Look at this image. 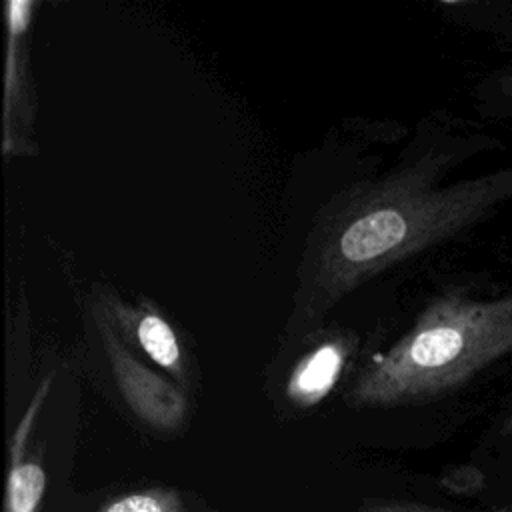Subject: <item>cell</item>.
Wrapping results in <instances>:
<instances>
[{
    "label": "cell",
    "instance_id": "1",
    "mask_svg": "<svg viewBox=\"0 0 512 512\" xmlns=\"http://www.w3.org/2000/svg\"><path fill=\"white\" fill-rule=\"evenodd\" d=\"M456 152L434 150L344 194L316 226L304 256L298 314H324L370 276L450 240L512 202V164L440 186Z\"/></svg>",
    "mask_w": 512,
    "mask_h": 512
},
{
    "label": "cell",
    "instance_id": "2",
    "mask_svg": "<svg viewBox=\"0 0 512 512\" xmlns=\"http://www.w3.org/2000/svg\"><path fill=\"white\" fill-rule=\"evenodd\" d=\"M512 354V292L474 298L446 292L412 328L372 358L350 392L352 406H400L452 392Z\"/></svg>",
    "mask_w": 512,
    "mask_h": 512
},
{
    "label": "cell",
    "instance_id": "3",
    "mask_svg": "<svg viewBox=\"0 0 512 512\" xmlns=\"http://www.w3.org/2000/svg\"><path fill=\"white\" fill-rule=\"evenodd\" d=\"M100 330L106 354L112 364L116 386L130 410L156 430H176L186 418L184 394L138 362L130 350L118 340L106 318H100Z\"/></svg>",
    "mask_w": 512,
    "mask_h": 512
},
{
    "label": "cell",
    "instance_id": "4",
    "mask_svg": "<svg viewBox=\"0 0 512 512\" xmlns=\"http://www.w3.org/2000/svg\"><path fill=\"white\" fill-rule=\"evenodd\" d=\"M48 386L44 384L34 402L30 404L28 412L20 420L12 444H10V466L6 478V492H4V512H38L46 492V472L42 464L34 458L24 456L26 440L32 430L34 418L42 404Z\"/></svg>",
    "mask_w": 512,
    "mask_h": 512
},
{
    "label": "cell",
    "instance_id": "5",
    "mask_svg": "<svg viewBox=\"0 0 512 512\" xmlns=\"http://www.w3.org/2000/svg\"><path fill=\"white\" fill-rule=\"evenodd\" d=\"M346 356L348 344L340 336L328 338L310 350L288 376V400L300 408H310L324 400L338 382Z\"/></svg>",
    "mask_w": 512,
    "mask_h": 512
},
{
    "label": "cell",
    "instance_id": "6",
    "mask_svg": "<svg viewBox=\"0 0 512 512\" xmlns=\"http://www.w3.org/2000/svg\"><path fill=\"white\" fill-rule=\"evenodd\" d=\"M114 322L122 328L132 326L138 346L164 370L172 372L178 380H184L182 352L178 338L170 324L152 310H130L114 302Z\"/></svg>",
    "mask_w": 512,
    "mask_h": 512
},
{
    "label": "cell",
    "instance_id": "7",
    "mask_svg": "<svg viewBox=\"0 0 512 512\" xmlns=\"http://www.w3.org/2000/svg\"><path fill=\"white\" fill-rule=\"evenodd\" d=\"M100 512H186L184 502L176 490L170 488H144L120 494L108 500Z\"/></svg>",
    "mask_w": 512,
    "mask_h": 512
},
{
    "label": "cell",
    "instance_id": "8",
    "mask_svg": "<svg viewBox=\"0 0 512 512\" xmlns=\"http://www.w3.org/2000/svg\"><path fill=\"white\" fill-rule=\"evenodd\" d=\"M356 512H448L438 506H430L414 500H398V498H368L364 500ZM496 512H512V508L496 510Z\"/></svg>",
    "mask_w": 512,
    "mask_h": 512
},
{
    "label": "cell",
    "instance_id": "9",
    "mask_svg": "<svg viewBox=\"0 0 512 512\" xmlns=\"http://www.w3.org/2000/svg\"><path fill=\"white\" fill-rule=\"evenodd\" d=\"M448 486H452L454 490L458 492H472V490H478L482 484H484V476L478 468H472V466H466V468H460L456 470L448 480H446Z\"/></svg>",
    "mask_w": 512,
    "mask_h": 512
},
{
    "label": "cell",
    "instance_id": "10",
    "mask_svg": "<svg viewBox=\"0 0 512 512\" xmlns=\"http://www.w3.org/2000/svg\"><path fill=\"white\" fill-rule=\"evenodd\" d=\"M502 88H504V92L508 94V98L512 100V72L502 80Z\"/></svg>",
    "mask_w": 512,
    "mask_h": 512
},
{
    "label": "cell",
    "instance_id": "11",
    "mask_svg": "<svg viewBox=\"0 0 512 512\" xmlns=\"http://www.w3.org/2000/svg\"><path fill=\"white\" fill-rule=\"evenodd\" d=\"M506 434H510V436H512V416H510V420L506 422Z\"/></svg>",
    "mask_w": 512,
    "mask_h": 512
}]
</instances>
